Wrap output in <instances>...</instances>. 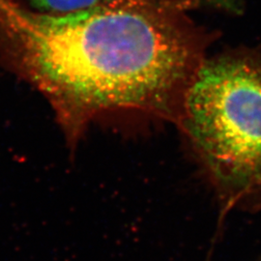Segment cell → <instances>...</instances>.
Masks as SVG:
<instances>
[{"instance_id": "1", "label": "cell", "mask_w": 261, "mask_h": 261, "mask_svg": "<svg viewBox=\"0 0 261 261\" xmlns=\"http://www.w3.org/2000/svg\"><path fill=\"white\" fill-rule=\"evenodd\" d=\"M199 0H111L51 15L0 0V29L21 71L71 125L138 109L177 115L210 34L191 19Z\"/></svg>"}, {"instance_id": "2", "label": "cell", "mask_w": 261, "mask_h": 261, "mask_svg": "<svg viewBox=\"0 0 261 261\" xmlns=\"http://www.w3.org/2000/svg\"><path fill=\"white\" fill-rule=\"evenodd\" d=\"M180 118L209 178L232 197L261 190V54L205 60Z\"/></svg>"}, {"instance_id": "3", "label": "cell", "mask_w": 261, "mask_h": 261, "mask_svg": "<svg viewBox=\"0 0 261 261\" xmlns=\"http://www.w3.org/2000/svg\"><path fill=\"white\" fill-rule=\"evenodd\" d=\"M37 12L64 15L90 9L111 0H28Z\"/></svg>"}]
</instances>
